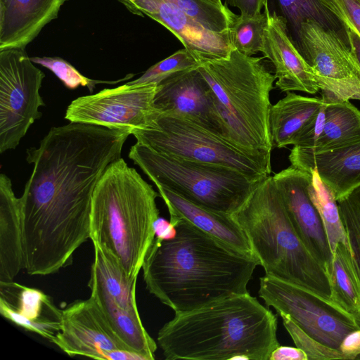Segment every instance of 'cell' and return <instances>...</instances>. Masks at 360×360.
<instances>
[{
	"label": "cell",
	"instance_id": "cell-1",
	"mask_svg": "<svg viewBox=\"0 0 360 360\" xmlns=\"http://www.w3.org/2000/svg\"><path fill=\"white\" fill-rule=\"evenodd\" d=\"M131 133L70 122L52 127L27 150L32 174L20 198L24 269L57 272L90 238L91 201L108 166L121 158Z\"/></svg>",
	"mask_w": 360,
	"mask_h": 360
},
{
	"label": "cell",
	"instance_id": "cell-2",
	"mask_svg": "<svg viewBox=\"0 0 360 360\" xmlns=\"http://www.w3.org/2000/svg\"><path fill=\"white\" fill-rule=\"evenodd\" d=\"M170 240L155 238L142 269L146 288L175 314L248 292L259 261L184 219Z\"/></svg>",
	"mask_w": 360,
	"mask_h": 360
},
{
	"label": "cell",
	"instance_id": "cell-3",
	"mask_svg": "<svg viewBox=\"0 0 360 360\" xmlns=\"http://www.w3.org/2000/svg\"><path fill=\"white\" fill-rule=\"evenodd\" d=\"M277 318L249 292L175 314L159 330L165 359L269 360L279 346Z\"/></svg>",
	"mask_w": 360,
	"mask_h": 360
},
{
	"label": "cell",
	"instance_id": "cell-4",
	"mask_svg": "<svg viewBox=\"0 0 360 360\" xmlns=\"http://www.w3.org/2000/svg\"><path fill=\"white\" fill-rule=\"evenodd\" d=\"M158 196L122 158L108 166L93 193L90 239L112 254L133 279L155 237Z\"/></svg>",
	"mask_w": 360,
	"mask_h": 360
},
{
	"label": "cell",
	"instance_id": "cell-5",
	"mask_svg": "<svg viewBox=\"0 0 360 360\" xmlns=\"http://www.w3.org/2000/svg\"><path fill=\"white\" fill-rule=\"evenodd\" d=\"M264 59L233 49L229 57L202 63L198 68L216 96L228 141L250 156L271 162L270 92L276 77Z\"/></svg>",
	"mask_w": 360,
	"mask_h": 360
},
{
	"label": "cell",
	"instance_id": "cell-6",
	"mask_svg": "<svg viewBox=\"0 0 360 360\" xmlns=\"http://www.w3.org/2000/svg\"><path fill=\"white\" fill-rule=\"evenodd\" d=\"M231 216L266 274L330 296L325 269L296 233L273 176L264 179Z\"/></svg>",
	"mask_w": 360,
	"mask_h": 360
},
{
	"label": "cell",
	"instance_id": "cell-7",
	"mask_svg": "<svg viewBox=\"0 0 360 360\" xmlns=\"http://www.w3.org/2000/svg\"><path fill=\"white\" fill-rule=\"evenodd\" d=\"M129 158L157 188H163L200 207L231 215L263 180L231 167L158 153L136 142Z\"/></svg>",
	"mask_w": 360,
	"mask_h": 360
},
{
	"label": "cell",
	"instance_id": "cell-8",
	"mask_svg": "<svg viewBox=\"0 0 360 360\" xmlns=\"http://www.w3.org/2000/svg\"><path fill=\"white\" fill-rule=\"evenodd\" d=\"M131 134L136 142L169 156L223 165L256 180L270 176L271 162L250 156L219 136L185 118L158 112L144 129Z\"/></svg>",
	"mask_w": 360,
	"mask_h": 360
},
{
	"label": "cell",
	"instance_id": "cell-9",
	"mask_svg": "<svg viewBox=\"0 0 360 360\" xmlns=\"http://www.w3.org/2000/svg\"><path fill=\"white\" fill-rule=\"evenodd\" d=\"M258 293L266 306L288 314L309 335L331 348L338 349L347 334L360 329V316L298 283L265 274L259 278Z\"/></svg>",
	"mask_w": 360,
	"mask_h": 360
},
{
	"label": "cell",
	"instance_id": "cell-10",
	"mask_svg": "<svg viewBox=\"0 0 360 360\" xmlns=\"http://www.w3.org/2000/svg\"><path fill=\"white\" fill-rule=\"evenodd\" d=\"M44 73L23 49L0 50V153L15 149L42 113Z\"/></svg>",
	"mask_w": 360,
	"mask_h": 360
},
{
	"label": "cell",
	"instance_id": "cell-11",
	"mask_svg": "<svg viewBox=\"0 0 360 360\" xmlns=\"http://www.w3.org/2000/svg\"><path fill=\"white\" fill-rule=\"evenodd\" d=\"M158 85L129 82L96 94L80 96L68 106L65 119L111 129L146 128L158 114L154 98Z\"/></svg>",
	"mask_w": 360,
	"mask_h": 360
},
{
	"label": "cell",
	"instance_id": "cell-12",
	"mask_svg": "<svg viewBox=\"0 0 360 360\" xmlns=\"http://www.w3.org/2000/svg\"><path fill=\"white\" fill-rule=\"evenodd\" d=\"M297 30L302 56L314 70L321 93L360 100V67L350 47L314 18L302 21Z\"/></svg>",
	"mask_w": 360,
	"mask_h": 360
},
{
	"label": "cell",
	"instance_id": "cell-13",
	"mask_svg": "<svg viewBox=\"0 0 360 360\" xmlns=\"http://www.w3.org/2000/svg\"><path fill=\"white\" fill-rule=\"evenodd\" d=\"M198 68L158 84L154 107L159 113L188 120L228 141L216 96Z\"/></svg>",
	"mask_w": 360,
	"mask_h": 360
},
{
	"label": "cell",
	"instance_id": "cell-14",
	"mask_svg": "<svg viewBox=\"0 0 360 360\" xmlns=\"http://www.w3.org/2000/svg\"><path fill=\"white\" fill-rule=\"evenodd\" d=\"M51 342L70 356L100 360H105L108 352L129 350L91 295L86 300H76L62 310L60 330Z\"/></svg>",
	"mask_w": 360,
	"mask_h": 360
},
{
	"label": "cell",
	"instance_id": "cell-15",
	"mask_svg": "<svg viewBox=\"0 0 360 360\" xmlns=\"http://www.w3.org/2000/svg\"><path fill=\"white\" fill-rule=\"evenodd\" d=\"M134 15H146L162 25L182 43L196 61L229 57L233 46L231 31H211L169 0H117Z\"/></svg>",
	"mask_w": 360,
	"mask_h": 360
},
{
	"label": "cell",
	"instance_id": "cell-16",
	"mask_svg": "<svg viewBox=\"0 0 360 360\" xmlns=\"http://www.w3.org/2000/svg\"><path fill=\"white\" fill-rule=\"evenodd\" d=\"M311 178V172L291 165L273 176L296 233L325 269L332 259V252L322 220L309 195Z\"/></svg>",
	"mask_w": 360,
	"mask_h": 360
},
{
	"label": "cell",
	"instance_id": "cell-17",
	"mask_svg": "<svg viewBox=\"0 0 360 360\" xmlns=\"http://www.w3.org/2000/svg\"><path fill=\"white\" fill-rule=\"evenodd\" d=\"M286 22L285 18L276 13H269L262 53L272 63L276 86L281 91H298L314 94L320 90L318 78L290 40Z\"/></svg>",
	"mask_w": 360,
	"mask_h": 360
},
{
	"label": "cell",
	"instance_id": "cell-18",
	"mask_svg": "<svg viewBox=\"0 0 360 360\" xmlns=\"http://www.w3.org/2000/svg\"><path fill=\"white\" fill-rule=\"evenodd\" d=\"M0 313L13 323L50 342L61 328L62 310L40 290L0 282Z\"/></svg>",
	"mask_w": 360,
	"mask_h": 360
},
{
	"label": "cell",
	"instance_id": "cell-19",
	"mask_svg": "<svg viewBox=\"0 0 360 360\" xmlns=\"http://www.w3.org/2000/svg\"><path fill=\"white\" fill-rule=\"evenodd\" d=\"M289 160L295 168L316 170L337 201L360 186V141L320 153H307L293 146Z\"/></svg>",
	"mask_w": 360,
	"mask_h": 360
},
{
	"label": "cell",
	"instance_id": "cell-20",
	"mask_svg": "<svg viewBox=\"0 0 360 360\" xmlns=\"http://www.w3.org/2000/svg\"><path fill=\"white\" fill-rule=\"evenodd\" d=\"M68 0H0V50L23 49Z\"/></svg>",
	"mask_w": 360,
	"mask_h": 360
},
{
	"label": "cell",
	"instance_id": "cell-21",
	"mask_svg": "<svg viewBox=\"0 0 360 360\" xmlns=\"http://www.w3.org/2000/svg\"><path fill=\"white\" fill-rule=\"evenodd\" d=\"M158 190L172 223L184 219L229 247L255 257L244 231L231 215L196 205L165 188Z\"/></svg>",
	"mask_w": 360,
	"mask_h": 360
},
{
	"label": "cell",
	"instance_id": "cell-22",
	"mask_svg": "<svg viewBox=\"0 0 360 360\" xmlns=\"http://www.w3.org/2000/svg\"><path fill=\"white\" fill-rule=\"evenodd\" d=\"M24 269L20 198L11 179L0 174V282L13 281Z\"/></svg>",
	"mask_w": 360,
	"mask_h": 360
},
{
	"label": "cell",
	"instance_id": "cell-23",
	"mask_svg": "<svg viewBox=\"0 0 360 360\" xmlns=\"http://www.w3.org/2000/svg\"><path fill=\"white\" fill-rule=\"evenodd\" d=\"M323 103L322 96L307 97L286 92L285 97L271 105L269 112V132L273 147L294 146Z\"/></svg>",
	"mask_w": 360,
	"mask_h": 360
},
{
	"label": "cell",
	"instance_id": "cell-24",
	"mask_svg": "<svg viewBox=\"0 0 360 360\" xmlns=\"http://www.w3.org/2000/svg\"><path fill=\"white\" fill-rule=\"evenodd\" d=\"M326 101L323 131L312 148L295 146L303 151L320 153L338 150L360 141V110L349 100L321 94Z\"/></svg>",
	"mask_w": 360,
	"mask_h": 360
},
{
	"label": "cell",
	"instance_id": "cell-25",
	"mask_svg": "<svg viewBox=\"0 0 360 360\" xmlns=\"http://www.w3.org/2000/svg\"><path fill=\"white\" fill-rule=\"evenodd\" d=\"M94 260L89 285L100 288L120 308L139 314L136 301L137 278H129L117 258L107 250L94 244Z\"/></svg>",
	"mask_w": 360,
	"mask_h": 360
},
{
	"label": "cell",
	"instance_id": "cell-26",
	"mask_svg": "<svg viewBox=\"0 0 360 360\" xmlns=\"http://www.w3.org/2000/svg\"><path fill=\"white\" fill-rule=\"evenodd\" d=\"M93 296L113 330L131 351L141 354L147 360L155 359L157 344L144 328L139 314L118 307L100 288L89 285Z\"/></svg>",
	"mask_w": 360,
	"mask_h": 360
},
{
	"label": "cell",
	"instance_id": "cell-27",
	"mask_svg": "<svg viewBox=\"0 0 360 360\" xmlns=\"http://www.w3.org/2000/svg\"><path fill=\"white\" fill-rule=\"evenodd\" d=\"M332 300L360 316V271L349 246L338 243L325 268Z\"/></svg>",
	"mask_w": 360,
	"mask_h": 360
},
{
	"label": "cell",
	"instance_id": "cell-28",
	"mask_svg": "<svg viewBox=\"0 0 360 360\" xmlns=\"http://www.w3.org/2000/svg\"><path fill=\"white\" fill-rule=\"evenodd\" d=\"M309 172H311L308 188L309 195L322 220L333 255L338 243L349 246L347 236L340 217L337 200L332 192L322 182L316 170Z\"/></svg>",
	"mask_w": 360,
	"mask_h": 360
},
{
	"label": "cell",
	"instance_id": "cell-29",
	"mask_svg": "<svg viewBox=\"0 0 360 360\" xmlns=\"http://www.w3.org/2000/svg\"><path fill=\"white\" fill-rule=\"evenodd\" d=\"M264 7V13L253 17L239 15L230 30L233 49L244 55L252 56L262 51L269 13L267 1Z\"/></svg>",
	"mask_w": 360,
	"mask_h": 360
},
{
	"label": "cell",
	"instance_id": "cell-30",
	"mask_svg": "<svg viewBox=\"0 0 360 360\" xmlns=\"http://www.w3.org/2000/svg\"><path fill=\"white\" fill-rule=\"evenodd\" d=\"M207 29L216 32L229 31L238 15L226 6L207 0H169Z\"/></svg>",
	"mask_w": 360,
	"mask_h": 360
},
{
	"label": "cell",
	"instance_id": "cell-31",
	"mask_svg": "<svg viewBox=\"0 0 360 360\" xmlns=\"http://www.w3.org/2000/svg\"><path fill=\"white\" fill-rule=\"evenodd\" d=\"M337 202L350 250L360 271V186Z\"/></svg>",
	"mask_w": 360,
	"mask_h": 360
},
{
	"label": "cell",
	"instance_id": "cell-32",
	"mask_svg": "<svg viewBox=\"0 0 360 360\" xmlns=\"http://www.w3.org/2000/svg\"><path fill=\"white\" fill-rule=\"evenodd\" d=\"M278 314L295 346L307 354L308 360L347 359L339 349L331 348L309 335L288 314L283 312Z\"/></svg>",
	"mask_w": 360,
	"mask_h": 360
},
{
	"label": "cell",
	"instance_id": "cell-33",
	"mask_svg": "<svg viewBox=\"0 0 360 360\" xmlns=\"http://www.w3.org/2000/svg\"><path fill=\"white\" fill-rule=\"evenodd\" d=\"M200 64L186 49H181L149 68L140 77L131 81L136 84H159L168 77L184 70L196 68Z\"/></svg>",
	"mask_w": 360,
	"mask_h": 360
},
{
	"label": "cell",
	"instance_id": "cell-34",
	"mask_svg": "<svg viewBox=\"0 0 360 360\" xmlns=\"http://www.w3.org/2000/svg\"><path fill=\"white\" fill-rule=\"evenodd\" d=\"M30 59L34 63L50 70L70 89H75L81 86H87L92 91L97 84H115L132 77L129 75L115 82L94 80L82 75L73 65L59 57H32Z\"/></svg>",
	"mask_w": 360,
	"mask_h": 360
},
{
	"label": "cell",
	"instance_id": "cell-35",
	"mask_svg": "<svg viewBox=\"0 0 360 360\" xmlns=\"http://www.w3.org/2000/svg\"><path fill=\"white\" fill-rule=\"evenodd\" d=\"M345 26L354 29L360 36V0H319Z\"/></svg>",
	"mask_w": 360,
	"mask_h": 360
},
{
	"label": "cell",
	"instance_id": "cell-36",
	"mask_svg": "<svg viewBox=\"0 0 360 360\" xmlns=\"http://www.w3.org/2000/svg\"><path fill=\"white\" fill-rule=\"evenodd\" d=\"M325 108L326 101L324 100L323 105L312 120L301 132L293 146L303 148H312L315 146L323 129L325 122Z\"/></svg>",
	"mask_w": 360,
	"mask_h": 360
},
{
	"label": "cell",
	"instance_id": "cell-37",
	"mask_svg": "<svg viewBox=\"0 0 360 360\" xmlns=\"http://www.w3.org/2000/svg\"><path fill=\"white\" fill-rule=\"evenodd\" d=\"M338 349L347 359H356L360 355V329L347 334L341 342Z\"/></svg>",
	"mask_w": 360,
	"mask_h": 360
},
{
	"label": "cell",
	"instance_id": "cell-38",
	"mask_svg": "<svg viewBox=\"0 0 360 360\" xmlns=\"http://www.w3.org/2000/svg\"><path fill=\"white\" fill-rule=\"evenodd\" d=\"M267 0H225V4L238 8L240 16L253 17L260 14Z\"/></svg>",
	"mask_w": 360,
	"mask_h": 360
},
{
	"label": "cell",
	"instance_id": "cell-39",
	"mask_svg": "<svg viewBox=\"0 0 360 360\" xmlns=\"http://www.w3.org/2000/svg\"><path fill=\"white\" fill-rule=\"evenodd\" d=\"M269 360H308V356L297 347L279 345L271 352Z\"/></svg>",
	"mask_w": 360,
	"mask_h": 360
},
{
	"label": "cell",
	"instance_id": "cell-40",
	"mask_svg": "<svg viewBox=\"0 0 360 360\" xmlns=\"http://www.w3.org/2000/svg\"><path fill=\"white\" fill-rule=\"evenodd\" d=\"M155 238L161 240H170L175 237L176 229L170 221L162 217H158L154 223Z\"/></svg>",
	"mask_w": 360,
	"mask_h": 360
},
{
	"label": "cell",
	"instance_id": "cell-41",
	"mask_svg": "<svg viewBox=\"0 0 360 360\" xmlns=\"http://www.w3.org/2000/svg\"><path fill=\"white\" fill-rule=\"evenodd\" d=\"M105 360H147L143 355L127 349L113 350L105 355Z\"/></svg>",
	"mask_w": 360,
	"mask_h": 360
},
{
	"label": "cell",
	"instance_id": "cell-42",
	"mask_svg": "<svg viewBox=\"0 0 360 360\" xmlns=\"http://www.w3.org/2000/svg\"><path fill=\"white\" fill-rule=\"evenodd\" d=\"M345 28L348 37L349 47L360 67V36L352 27L345 26Z\"/></svg>",
	"mask_w": 360,
	"mask_h": 360
},
{
	"label": "cell",
	"instance_id": "cell-43",
	"mask_svg": "<svg viewBox=\"0 0 360 360\" xmlns=\"http://www.w3.org/2000/svg\"><path fill=\"white\" fill-rule=\"evenodd\" d=\"M219 6H224L221 0H207Z\"/></svg>",
	"mask_w": 360,
	"mask_h": 360
},
{
	"label": "cell",
	"instance_id": "cell-44",
	"mask_svg": "<svg viewBox=\"0 0 360 360\" xmlns=\"http://www.w3.org/2000/svg\"><path fill=\"white\" fill-rule=\"evenodd\" d=\"M356 359H359L360 360V355H359Z\"/></svg>",
	"mask_w": 360,
	"mask_h": 360
}]
</instances>
